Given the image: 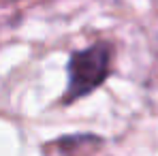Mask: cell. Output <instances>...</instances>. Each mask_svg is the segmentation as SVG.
<instances>
[{
  "mask_svg": "<svg viewBox=\"0 0 158 156\" xmlns=\"http://www.w3.org/2000/svg\"><path fill=\"white\" fill-rule=\"evenodd\" d=\"M113 45L109 41H96L83 49L71 53L66 62V90L62 105H71L92 94L111 75Z\"/></svg>",
  "mask_w": 158,
  "mask_h": 156,
  "instance_id": "6da1fadb",
  "label": "cell"
},
{
  "mask_svg": "<svg viewBox=\"0 0 158 156\" xmlns=\"http://www.w3.org/2000/svg\"><path fill=\"white\" fill-rule=\"evenodd\" d=\"M77 143H101V137H94V135H73V137H62V139H58L56 148L69 152V150H75Z\"/></svg>",
  "mask_w": 158,
  "mask_h": 156,
  "instance_id": "7a4b0ae2",
  "label": "cell"
}]
</instances>
